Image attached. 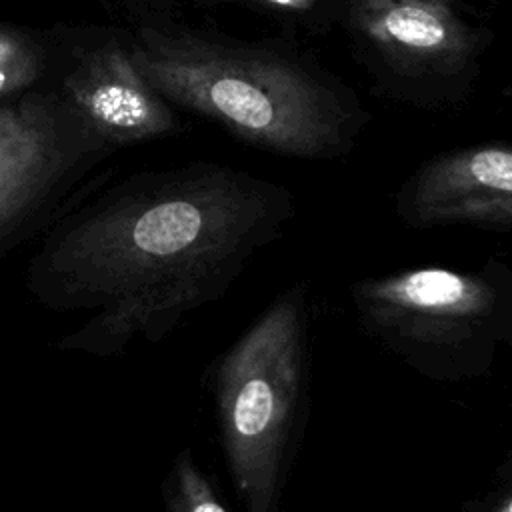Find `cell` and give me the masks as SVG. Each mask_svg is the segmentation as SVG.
<instances>
[{
	"label": "cell",
	"mask_w": 512,
	"mask_h": 512,
	"mask_svg": "<svg viewBox=\"0 0 512 512\" xmlns=\"http://www.w3.org/2000/svg\"><path fill=\"white\" fill-rule=\"evenodd\" d=\"M292 216L286 188L226 166L138 176L56 234L40 258L48 302L92 312L60 348L110 358L160 344L222 300Z\"/></svg>",
	"instance_id": "6da1fadb"
},
{
	"label": "cell",
	"mask_w": 512,
	"mask_h": 512,
	"mask_svg": "<svg viewBox=\"0 0 512 512\" xmlns=\"http://www.w3.org/2000/svg\"><path fill=\"white\" fill-rule=\"evenodd\" d=\"M222 460L242 512H280L312 402V302L280 290L210 364Z\"/></svg>",
	"instance_id": "7a4b0ae2"
},
{
	"label": "cell",
	"mask_w": 512,
	"mask_h": 512,
	"mask_svg": "<svg viewBox=\"0 0 512 512\" xmlns=\"http://www.w3.org/2000/svg\"><path fill=\"white\" fill-rule=\"evenodd\" d=\"M130 50L144 80L254 146L328 158L344 146L336 96L304 68L266 52L140 32Z\"/></svg>",
	"instance_id": "3957f363"
},
{
	"label": "cell",
	"mask_w": 512,
	"mask_h": 512,
	"mask_svg": "<svg viewBox=\"0 0 512 512\" xmlns=\"http://www.w3.org/2000/svg\"><path fill=\"white\" fill-rule=\"evenodd\" d=\"M348 298L362 332L432 382L488 378L512 342V268L498 256L360 278Z\"/></svg>",
	"instance_id": "277c9868"
},
{
	"label": "cell",
	"mask_w": 512,
	"mask_h": 512,
	"mask_svg": "<svg viewBox=\"0 0 512 512\" xmlns=\"http://www.w3.org/2000/svg\"><path fill=\"white\" fill-rule=\"evenodd\" d=\"M398 218L410 228L512 226V154L506 146H478L440 156L418 168L396 198Z\"/></svg>",
	"instance_id": "5b68a950"
},
{
	"label": "cell",
	"mask_w": 512,
	"mask_h": 512,
	"mask_svg": "<svg viewBox=\"0 0 512 512\" xmlns=\"http://www.w3.org/2000/svg\"><path fill=\"white\" fill-rule=\"evenodd\" d=\"M68 92L90 126L114 142L148 140L176 126L170 102L144 80L128 48L90 54L68 78Z\"/></svg>",
	"instance_id": "8992f818"
},
{
	"label": "cell",
	"mask_w": 512,
	"mask_h": 512,
	"mask_svg": "<svg viewBox=\"0 0 512 512\" xmlns=\"http://www.w3.org/2000/svg\"><path fill=\"white\" fill-rule=\"evenodd\" d=\"M56 164L48 118L32 106H0V232L46 188Z\"/></svg>",
	"instance_id": "52a82bcc"
},
{
	"label": "cell",
	"mask_w": 512,
	"mask_h": 512,
	"mask_svg": "<svg viewBox=\"0 0 512 512\" xmlns=\"http://www.w3.org/2000/svg\"><path fill=\"white\" fill-rule=\"evenodd\" d=\"M164 512H228L190 446L178 450L160 482Z\"/></svg>",
	"instance_id": "ba28073f"
},
{
	"label": "cell",
	"mask_w": 512,
	"mask_h": 512,
	"mask_svg": "<svg viewBox=\"0 0 512 512\" xmlns=\"http://www.w3.org/2000/svg\"><path fill=\"white\" fill-rule=\"evenodd\" d=\"M378 28L388 40L402 48L432 52L440 50L450 40L446 16L426 2L392 4L380 18Z\"/></svg>",
	"instance_id": "9c48e42d"
},
{
	"label": "cell",
	"mask_w": 512,
	"mask_h": 512,
	"mask_svg": "<svg viewBox=\"0 0 512 512\" xmlns=\"http://www.w3.org/2000/svg\"><path fill=\"white\" fill-rule=\"evenodd\" d=\"M36 76L32 50L12 32L0 28V96L22 88Z\"/></svg>",
	"instance_id": "30bf717a"
},
{
	"label": "cell",
	"mask_w": 512,
	"mask_h": 512,
	"mask_svg": "<svg viewBox=\"0 0 512 512\" xmlns=\"http://www.w3.org/2000/svg\"><path fill=\"white\" fill-rule=\"evenodd\" d=\"M468 512H512V460L506 458L498 470L496 484L478 500L466 506Z\"/></svg>",
	"instance_id": "8fae6325"
},
{
	"label": "cell",
	"mask_w": 512,
	"mask_h": 512,
	"mask_svg": "<svg viewBox=\"0 0 512 512\" xmlns=\"http://www.w3.org/2000/svg\"><path fill=\"white\" fill-rule=\"evenodd\" d=\"M268 2H274V4H282V6H290V4H298L302 0H268Z\"/></svg>",
	"instance_id": "7c38bea8"
}]
</instances>
